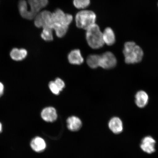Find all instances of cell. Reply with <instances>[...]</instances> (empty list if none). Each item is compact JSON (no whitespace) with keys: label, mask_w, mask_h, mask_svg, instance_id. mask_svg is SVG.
Segmentation results:
<instances>
[{"label":"cell","mask_w":158,"mask_h":158,"mask_svg":"<svg viewBox=\"0 0 158 158\" xmlns=\"http://www.w3.org/2000/svg\"><path fill=\"white\" fill-rule=\"evenodd\" d=\"M123 53L127 64H134L141 61L143 52L141 47L132 41L127 42L124 45Z\"/></svg>","instance_id":"1"},{"label":"cell","mask_w":158,"mask_h":158,"mask_svg":"<svg viewBox=\"0 0 158 158\" xmlns=\"http://www.w3.org/2000/svg\"><path fill=\"white\" fill-rule=\"evenodd\" d=\"M86 38L88 44L91 48L98 49L102 48L104 44L102 33L99 27L95 23L86 30Z\"/></svg>","instance_id":"2"},{"label":"cell","mask_w":158,"mask_h":158,"mask_svg":"<svg viewBox=\"0 0 158 158\" xmlns=\"http://www.w3.org/2000/svg\"><path fill=\"white\" fill-rule=\"evenodd\" d=\"M96 20V14L94 11L88 10L79 12L75 17L77 27L86 30L95 23Z\"/></svg>","instance_id":"3"},{"label":"cell","mask_w":158,"mask_h":158,"mask_svg":"<svg viewBox=\"0 0 158 158\" xmlns=\"http://www.w3.org/2000/svg\"><path fill=\"white\" fill-rule=\"evenodd\" d=\"M30 9L26 11L23 18L31 20L35 19L40 10L46 7L48 3V0H27Z\"/></svg>","instance_id":"4"},{"label":"cell","mask_w":158,"mask_h":158,"mask_svg":"<svg viewBox=\"0 0 158 158\" xmlns=\"http://www.w3.org/2000/svg\"><path fill=\"white\" fill-rule=\"evenodd\" d=\"M34 23L35 26L40 28L45 27H52L54 24L52 13L51 12L44 10L39 12L35 18Z\"/></svg>","instance_id":"5"},{"label":"cell","mask_w":158,"mask_h":158,"mask_svg":"<svg viewBox=\"0 0 158 158\" xmlns=\"http://www.w3.org/2000/svg\"><path fill=\"white\" fill-rule=\"evenodd\" d=\"M117 64V60L113 53L106 52L100 55V66L109 69L114 68Z\"/></svg>","instance_id":"6"},{"label":"cell","mask_w":158,"mask_h":158,"mask_svg":"<svg viewBox=\"0 0 158 158\" xmlns=\"http://www.w3.org/2000/svg\"><path fill=\"white\" fill-rule=\"evenodd\" d=\"M156 141L152 137L147 136L143 138L141 142L140 147L145 152L151 154L155 151Z\"/></svg>","instance_id":"7"},{"label":"cell","mask_w":158,"mask_h":158,"mask_svg":"<svg viewBox=\"0 0 158 158\" xmlns=\"http://www.w3.org/2000/svg\"><path fill=\"white\" fill-rule=\"evenodd\" d=\"M41 118L47 122H52L55 121L58 117L56 110L52 107H48L44 109L41 112Z\"/></svg>","instance_id":"8"},{"label":"cell","mask_w":158,"mask_h":158,"mask_svg":"<svg viewBox=\"0 0 158 158\" xmlns=\"http://www.w3.org/2000/svg\"><path fill=\"white\" fill-rule=\"evenodd\" d=\"M69 63L72 64L80 65L84 62L83 58L80 49H75L71 51L68 55Z\"/></svg>","instance_id":"9"},{"label":"cell","mask_w":158,"mask_h":158,"mask_svg":"<svg viewBox=\"0 0 158 158\" xmlns=\"http://www.w3.org/2000/svg\"><path fill=\"white\" fill-rule=\"evenodd\" d=\"M109 127L113 133L119 134L123 131V124L121 119L118 117H114L110 120Z\"/></svg>","instance_id":"10"},{"label":"cell","mask_w":158,"mask_h":158,"mask_svg":"<svg viewBox=\"0 0 158 158\" xmlns=\"http://www.w3.org/2000/svg\"><path fill=\"white\" fill-rule=\"evenodd\" d=\"M31 146L33 151L37 152H41L46 148V143L43 138L37 137L31 140Z\"/></svg>","instance_id":"11"},{"label":"cell","mask_w":158,"mask_h":158,"mask_svg":"<svg viewBox=\"0 0 158 158\" xmlns=\"http://www.w3.org/2000/svg\"><path fill=\"white\" fill-rule=\"evenodd\" d=\"M67 127L72 131H78L82 127L81 120L76 116H72L69 117L67 120Z\"/></svg>","instance_id":"12"},{"label":"cell","mask_w":158,"mask_h":158,"mask_svg":"<svg viewBox=\"0 0 158 158\" xmlns=\"http://www.w3.org/2000/svg\"><path fill=\"white\" fill-rule=\"evenodd\" d=\"M149 101V97L147 93L143 90L137 92L135 96L136 105L140 108H143L147 104Z\"/></svg>","instance_id":"13"},{"label":"cell","mask_w":158,"mask_h":158,"mask_svg":"<svg viewBox=\"0 0 158 158\" xmlns=\"http://www.w3.org/2000/svg\"><path fill=\"white\" fill-rule=\"evenodd\" d=\"M104 43L108 45H113L115 41V37L114 31L110 27H106L102 33Z\"/></svg>","instance_id":"14"},{"label":"cell","mask_w":158,"mask_h":158,"mask_svg":"<svg viewBox=\"0 0 158 158\" xmlns=\"http://www.w3.org/2000/svg\"><path fill=\"white\" fill-rule=\"evenodd\" d=\"M27 54L26 49L24 48H14L10 52V56L13 60L20 61L23 60L27 56Z\"/></svg>","instance_id":"15"},{"label":"cell","mask_w":158,"mask_h":158,"mask_svg":"<svg viewBox=\"0 0 158 158\" xmlns=\"http://www.w3.org/2000/svg\"><path fill=\"white\" fill-rule=\"evenodd\" d=\"M52 29L54 30L56 36L59 38H62L68 32L69 27L61 23H54L52 26Z\"/></svg>","instance_id":"16"},{"label":"cell","mask_w":158,"mask_h":158,"mask_svg":"<svg viewBox=\"0 0 158 158\" xmlns=\"http://www.w3.org/2000/svg\"><path fill=\"white\" fill-rule=\"evenodd\" d=\"M100 55L91 54L87 58L86 62L90 68L96 69L100 66Z\"/></svg>","instance_id":"17"},{"label":"cell","mask_w":158,"mask_h":158,"mask_svg":"<svg viewBox=\"0 0 158 158\" xmlns=\"http://www.w3.org/2000/svg\"><path fill=\"white\" fill-rule=\"evenodd\" d=\"M53 29L48 27H43L41 36L44 40L47 41H51L53 40Z\"/></svg>","instance_id":"18"},{"label":"cell","mask_w":158,"mask_h":158,"mask_svg":"<svg viewBox=\"0 0 158 158\" xmlns=\"http://www.w3.org/2000/svg\"><path fill=\"white\" fill-rule=\"evenodd\" d=\"M65 15V13L62 10L58 9L55 10L54 12L52 13L53 19L54 23H61Z\"/></svg>","instance_id":"19"},{"label":"cell","mask_w":158,"mask_h":158,"mask_svg":"<svg viewBox=\"0 0 158 158\" xmlns=\"http://www.w3.org/2000/svg\"><path fill=\"white\" fill-rule=\"evenodd\" d=\"M90 3V0H73V5L78 9H85Z\"/></svg>","instance_id":"20"},{"label":"cell","mask_w":158,"mask_h":158,"mask_svg":"<svg viewBox=\"0 0 158 158\" xmlns=\"http://www.w3.org/2000/svg\"><path fill=\"white\" fill-rule=\"evenodd\" d=\"M73 20V16L69 14H65V15L61 24L69 27Z\"/></svg>","instance_id":"21"},{"label":"cell","mask_w":158,"mask_h":158,"mask_svg":"<svg viewBox=\"0 0 158 158\" xmlns=\"http://www.w3.org/2000/svg\"><path fill=\"white\" fill-rule=\"evenodd\" d=\"M49 89H50L52 93L56 95H58L59 94L60 90L58 86L55 84V81H51L49 82Z\"/></svg>","instance_id":"22"},{"label":"cell","mask_w":158,"mask_h":158,"mask_svg":"<svg viewBox=\"0 0 158 158\" xmlns=\"http://www.w3.org/2000/svg\"><path fill=\"white\" fill-rule=\"evenodd\" d=\"M55 84L58 86L60 91L63 90V89L65 87L64 83L62 79L59 78H57L55 81Z\"/></svg>","instance_id":"23"},{"label":"cell","mask_w":158,"mask_h":158,"mask_svg":"<svg viewBox=\"0 0 158 158\" xmlns=\"http://www.w3.org/2000/svg\"><path fill=\"white\" fill-rule=\"evenodd\" d=\"M4 89V87L3 85L2 82H0V97L3 94Z\"/></svg>","instance_id":"24"},{"label":"cell","mask_w":158,"mask_h":158,"mask_svg":"<svg viewBox=\"0 0 158 158\" xmlns=\"http://www.w3.org/2000/svg\"><path fill=\"white\" fill-rule=\"evenodd\" d=\"M2 126L1 122H0V133L2 131Z\"/></svg>","instance_id":"25"}]
</instances>
